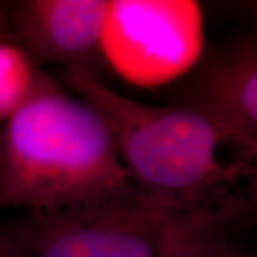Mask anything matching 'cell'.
Here are the masks:
<instances>
[{"label": "cell", "instance_id": "obj_1", "mask_svg": "<svg viewBox=\"0 0 257 257\" xmlns=\"http://www.w3.org/2000/svg\"><path fill=\"white\" fill-rule=\"evenodd\" d=\"M63 77L104 117L142 192L177 213L247 211L234 189L250 175V162H226L221 150L229 145L200 114L183 106L143 104L87 74L63 72Z\"/></svg>", "mask_w": 257, "mask_h": 257}, {"label": "cell", "instance_id": "obj_2", "mask_svg": "<svg viewBox=\"0 0 257 257\" xmlns=\"http://www.w3.org/2000/svg\"><path fill=\"white\" fill-rule=\"evenodd\" d=\"M132 186L104 117L60 87L28 101L0 133V206L52 213Z\"/></svg>", "mask_w": 257, "mask_h": 257}, {"label": "cell", "instance_id": "obj_3", "mask_svg": "<svg viewBox=\"0 0 257 257\" xmlns=\"http://www.w3.org/2000/svg\"><path fill=\"white\" fill-rule=\"evenodd\" d=\"M180 214L132 186L9 230L30 257H160Z\"/></svg>", "mask_w": 257, "mask_h": 257}, {"label": "cell", "instance_id": "obj_4", "mask_svg": "<svg viewBox=\"0 0 257 257\" xmlns=\"http://www.w3.org/2000/svg\"><path fill=\"white\" fill-rule=\"evenodd\" d=\"M204 53V18L194 0H106L103 62L124 82L159 87L190 73Z\"/></svg>", "mask_w": 257, "mask_h": 257}, {"label": "cell", "instance_id": "obj_5", "mask_svg": "<svg viewBox=\"0 0 257 257\" xmlns=\"http://www.w3.org/2000/svg\"><path fill=\"white\" fill-rule=\"evenodd\" d=\"M192 72L182 106L207 120L229 147L251 162L257 153L256 37L213 50Z\"/></svg>", "mask_w": 257, "mask_h": 257}, {"label": "cell", "instance_id": "obj_6", "mask_svg": "<svg viewBox=\"0 0 257 257\" xmlns=\"http://www.w3.org/2000/svg\"><path fill=\"white\" fill-rule=\"evenodd\" d=\"M104 9L106 0H23L13 8L12 25L30 56L100 79Z\"/></svg>", "mask_w": 257, "mask_h": 257}, {"label": "cell", "instance_id": "obj_7", "mask_svg": "<svg viewBox=\"0 0 257 257\" xmlns=\"http://www.w3.org/2000/svg\"><path fill=\"white\" fill-rule=\"evenodd\" d=\"M243 211H204L180 214L160 257H251L227 234Z\"/></svg>", "mask_w": 257, "mask_h": 257}, {"label": "cell", "instance_id": "obj_8", "mask_svg": "<svg viewBox=\"0 0 257 257\" xmlns=\"http://www.w3.org/2000/svg\"><path fill=\"white\" fill-rule=\"evenodd\" d=\"M59 87L23 47L0 42V123L40 93Z\"/></svg>", "mask_w": 257, "mask_h": 257}, {"label": "cell", "instance_id": "obj_9", "mask_svg": "<svg viewBox=\"0 0 257 257\" xmlns=\"http://www.w3.org/2000/svg\"><path fill=\"white\" fill-rule=\"evenodd\" d=\"M0 257H30L9 229L0 227Z\"/></svg>", "mask_w": 257, "mask_h": 257}]
</instances>
